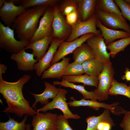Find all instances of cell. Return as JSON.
Listing matches in <instances>:
<instances>
[{
  "instance_id": "1",
  "label": "cell",
  "mask_w": 130,
  "mask_h": 130,
  "mask_svg": "<svg viewBox=\"0 0 130 130\" xmlns=\"http://www.w3.org/2000/svg\"><path fill=\"white\" fill-rule=\"evenodd\" d=\"M31 77L30 75L25 74L15 82L6 81L3 78L0 79V93L8 105L3 112L15 114L20 117L25 114L32 116L37 113L30 106L22 92L23 86Z\"/></svg>"
},
{
  "instance_id": "2",
  "label": "cell",
  "mask_w": 130,
  "mask_h": 130,
  "mask_svg": "<svg viewBox=\"0 0 130 130\" xmlns=\"http://www.w3.org/2000/svg\"><path fill=\"white\" fill-rule=\"evenodd\" d=\"M48 7L38 6L27 10L17 17L12 27L15 30L20 40L30 41L38 26L40 16Z\"/></svg>"
},
{
  "instance_id": "3",
  "label": "cell",
  "mask_w": 130,
  "mask_h": 130,
  "mask_svg": "<svg viewBox=\"0 0 130 130\" xmlns=\"http://www.w3.org/2000/svg\"><path fill=\"white\" fill-rule=\"evenodd\" d=\"M14 30L0 22V48L12 54L18 53L30 43L29 41L17 40L14 37Z\"/></svg>"
},
{
  "instance_id": "4",
  "label": "cell",
  "mask_w": 130,
  "mask_h": 130,
  "mask_svg": "<svg viewBox=\"0 0 130 130\" xmlns=\"http://www.w3.org/2000/svg\"><path fill=\"white\" fill-rule=\"evenodd\" d=\"M114 74V69L110 61L104 64L103 69L98 77V88L93 90L99 101H103L108 98Z\"/></svg>"
},
{
  "instance_id": "5",
  "label": "cell",
  "mask_w": 130,
  "mask_h": 130,
  "mask_svg": "<svg viewBox=\"0 0 130 130\" xmlns=\"http://www.w3.org/2000/svg\"><path fill=\"white\" fill-rule=\"evenodd\" d=\"M67 92L66 90L59 88L57 95L52 99V101L42 107L35 110L37 113L41 111L45 113L48 110L58 109L62 111L64 117L67 119L70 118L73 119H79L80 117L78 114L72 113L68 108V103L66 102V95Z\"/></svg>"
},
{
  "instance_id": "6",
  "label": "cell",
  "mask_w": 130,
  "mask_h": 130,
  "mask_svg": "<svg viewBox=\"0 0 130 130\" xmlns=\"http://www.w3.org/2000/svg\"><path fill=\"white\" fill-rule=\"evenodd\" d=\"M53 6H49L46 8L40 19L38 28L30 41L32 43L46 36H53L52 24L54 15Z\"/></svg>"
},
{
  "instance_id": "7",
  "label": "cell",
  "mask_w": 130,
  "mask_h": 130,
  "mask_svg": "<svg viewBox=\"0 0 130 130\" xmlns=\"http://www.w3.org/2000/svg\"><path fill=\"white\" fill-rule=\"evenodd\" d=\"M54 15L52 24L54 38L60 40L67 39L72 32V27L59 11L57 6L53 7Z\"/></svg>"
},
{
  "instance_id": "8",
  "label": "cell",
  "mask_w": 130,
  "mask_h": 130,
  "mask_svg": "<svg viewBox=\"0 0 130 130\" xmlns=\"http://www.w3.org/2000/svg\"><path fill=\"white\" fill-rule=\"evenodd\" d=\"M95 35L93 33H89L71 42L62 41L58 46L51 63V65L57 62L66 56L72 53L77 47L86 42L88 39Z\"/></svg>"
},
{
  "instance_id": "9",
  "label": "cell",
  "mask_w": 130,
  "mask_h": 130,
  "mask_svg": "<svg viewBox=\"0 0 130 130\" xmlns=\"http://www.w3.org/2000/svg\"><path fill=\"white\" fill-rule=\"evenodd\" d=\"M97 18L95 14L90 20L82 22L79 20L73 26H72L71 34L66 41H72L78 38L80 36L85 34L92 33L96 35L101 33L100 30L97 29L96 23Z\"/></svg>"
},
{
  "instance_id": "10",
  "label": "cell",
  "mask_w": 130,
  "mask_h": 130,
  "mask_svg": "<svg viewBox=\"0 0 130 130\" xmlns=\"http://www.w3.org/2000/svg\"><path fill=\"white\" fill-rule=\"evenodd\" d=\"M27 10L21 5L16 6L11 0H6L0 9V19L6 26H12L17 17Z\"/></svg>"
},
{
  "instance_id": "11",
  "label": "cell",
  "mask_w": 130,
  "mask_h": 130,
  "mask_svg": "<svg viewBox=\"0 0 130 130\" xmlns=\"http://www.w3.org/2000/svg\"><path fill=\"white\" fill-rule=\"evenodd\" d=\"M57 115L50 112L37 113L32 117V130H56L58 127L55 123Z\"/></svg>"
},
{
  "instance_id": "12",
  "label": "cell",
  "mask_w": 130,
  "mask_h": 130,
  "mask_svg": "<svg viewBox=\"0 0 130 130\" xmlns=\"http://www.w3.org/2000/svg\"><path fill=\"white\" fill-rule=\"evenodd\" d=\"M95 15L98 19L107 28L115 30L122 29L130 34V26L117 16L96 9Z\"/></svg>"
},
{
  "instance_id": "13",
  "label": "cell",
  "mask_w": 130,
  "mask_h": 130,
  "mask_svg": "<svg viewBox=\"0 0 130 130\" xmlns=\"http://www.w3.org/2000/svg\"><path fill=\"white\" fill-rule=\"evenodd\" d=\"M86 44L94 51L97 58L104 64L110 61V55L107 51V46L102 34L88 39Z\"/></svg>"
},
{
  "instance_id": "14",
  "label": "cell",
  "mask_w": 130,
  "mask_h": 130,
  "mask_svg": "<svg viewBox=\"0 0 130 130\" xmlns=\"http://www.w3.org/2000/svg\"><path fill=\"white\" fill-rule=\"evenodd\" d=\"M64 41L65 40L53 38L47 52L34 66V70L35 71L36 74L38 77L41 76L43 72L51 66V63L59 45Z\"/></svg>"
},
{
  "instance_id": "15",
  "label": "cell",
  "mask_w": 130,
  "mask_h": 130,
  "mask_svg": "<svg viewBox=\"0 0 130 130\" xmlns=\"http://www.w3.org/2000/svg\"><path fill=\"white\" fill-rule=\"evenodd\" d=\"M25 48L16 53L12 54L11 59L16 62L18 69L24 72L32 71L34 70V66L38 61L35 59L32 53L26 52Z\"/></svg>"
},
{
  "instance_id": "16",
  "label": "cell",
  "mask_w": 130,
  "mask_h": 130,
  "mask_svg": "<svg viewBox=\"0 0 130 130\" xmlns=\"http://www.w3.org/2000/svg\"><path fill=\"white\" fill-rule=\"evenodd\" d=\"M78 20L81 21H88L95 14L98 0H77Z\"/></svg>"
},
{
  "instance_id": "17",
  "label": "cell",
  "mask_w": 130,
  "mask_h": 130,
  "mask_svg": "<svg viewBox=\"0 0 130 130\" xmlns=\"http://www.w3.org/2000/svg\"><path fill=\"white\" fill-rule=\"evenodd\" d=\"M70 58L64 57L62 60L51 65L41 75V79L56 78L60 79L63 76L65 69L69 63Z\"/></svg>"
},
{
  "instance_id": "18",
  "label": "cell",
  "mask_w": 130,
  "mask_h": 130,
  "mask_svg": "<svg viewBox=\"0 0 130 130\" xmlns=\"http://www.w3.org/2000/svg\"><path fill=\"white\" fill-rule=\"evenodd\" d=\"M53 38V36H46L33 43L30 42L25 49L32 50L33 51L32 53L39 61L46 54L48 46Z\"/></svg>"
},
{
  "instance_id": "19",
  "label": "cell",
  "mask_w": 130,
  "mask_h": 130,
  "mask_svg": "<svg viewBox=\"0 0 130 130\" xmlns=\"http://www.w3.org/2000/svg\"><path fill=\"white\" fill-rule=\"evenodd\" d=\"M96 26L97 27L99 28L101 32L106 45L113 42L116 39L130 36V34L125 31L115 30L107 28L104 26L98 19Z\"/></svg>"
},
{
  "instance_id": "20",
  "label": "cell",
  "mask_w": 130,
  "mask_h": 130,
  "mask_svg": "<svg viewBox=\"0 0 130 130\" xmlns=\"http://www.w3.org/2000/svg\"><path fill=\"white\" fill-rule=\"evenodd\" d=\"M45 88L43 92L40 94H36L31 92L30 93L34 97L35 101L32 107L35 108L38 102L42 105H46L49 102V99L53 98L57 95L59 88H57L55 85L51 84L46 81L44 82Z\"/></svg>"
},
{
  "instance_id": "21",
  "label": "cell",
  "mask_w": 130,
  "mask_h": 130,
  "mask_svg": "<svg viewBox=\"0 0 130 130\" xmlns=\"http://www.w3.org/2000/svg\"><path fill=\"white\" fill-rule=\"evenodd\" d=\"M70 98L73 100L69 101L68 105L70 106L77 107L80 106H87L96 110H98L100 108L109 110L112 112L115 113V107L116 104H110L104 103L99 102L97 101L92 100H86L83 98L79 100H76L73 97H71Z\"/></svg>"
},
{
  "instance_id": "22",
  "label": "cell",
  "mask_w": 130,
  "mask_h": 130,
  "mask_svg": "<svg viewBox=\"0 0 130 130\" xmlns=\"http://www.w3.org/2000/svg\"><path fill=\"white\" fill-rule=\"evenodd\" d=\"M72 53L74 61L81 64L87 60L96 58L93 50L87 44L84 43L77 47Z\"/></svg>"
},
{
  "instance_id": "23",
  "label": "cell",
  "mask_w": 130,
  "mask_h": 130,
  "mask_svg": "<svg viewBox=\"0 0 130 130\" xmlns=\"http://www.w3.org/2000/svg\"><path fill=\"white\" fill-rule=\"evenodd\" d=\"M96 9L116 16L123 21L126 22L114 0H98Z\"/></svg>"
},
{
  "instance_id": "24",
  "label": "cell",
  "mask_w": 130,
  "mask_h": 130,
  "mask_svg": "<svg viewBox=\"0 0 130 130\" xmlns=\"http://www.w3.org/2000/svg\"><path fill=\"white\" fill-rule=\"evenodd\" d=\"M53 84L55 85H60L59 86H62L76 90L82 95L84 99H90L95 101H97V97L93 91H88L85 89L84 86L76 85L73 83L69 82L63 77L61 81H55L53 82Z\"/></svg>"
},
{
  "instance_id": "25",
  "label": "cell",
  "mask_w": 130,
  "mask_h": 130,
  "mask_svg": "<svg viewBox=\"0 0 130 130\" xmlns=\"http://www.w3.org/2000/svg\"><path fill=\"white\" fill-rule=\"evenodd\" d=\"M84 73L87 75L98 77L102 71L104 64L97 58L87 60L82 64Z\"/></svg>"
},
{
  "instance_id": "26",
  "label": "cell",
  "mask_w": 130,
  "mask_h": 130,
  "mask_svg": "<svg viewBox=\"0 0 130 130\" xmlns=\"http://www.w3.org/2000/svg\"><path fill=\"white\" fill-rule=\"evenodd\" d=\"M63 77L70 83H81L85 85L94 86L97 88L98 83V77L86 74L76 76H63Z\"/></svg>"
},
{
  "instance_id": "27",
  "label": "cell",
  "mask_w": 130,
  "mask_h": 130,
  "mask_svg": "<svg viewBox=\"0 0 130 130\" xmlns=\"http://www.w3.org/2000/svg\"><path fill=\"white\" fill-rule=\"evenodd\" d=\"M110 110L105 109L103 112L100 115L96 116H92L86 118L87 127L86 130H97L98 124L104 121H112L110 117Z\"/></svg>"
},
{
  "instance_id": "28",
  "label": "cell",
  "mask_w": 130,
  "mask_h": 130,
  "mask_svg": "<svg viewBox=\"0 0 130 130\" xmlns=\"http://www.w3.org/2000/svg\"><path fill=\"white\" fill-rule=\"evenodd\" d=\"M130 44V36L110 43L107 45V49L110 51V56L114 58L119 52L124 51L126 47Z\"/></svg>"
},
{
  "instance_id": "29",
  "label": "cell",
  "mask_w": 130,
  "mask_h": 130,
  "mask_svg": "<svg viewBox=\"0 0 130 130\" xmlns=\"http://www.w3.org/2000/svg\"><path fill=\"white\" fill-rule=\"evenodd\" d=\"M27 115H26L20 122L9 116L8 120L6 122H0V130H26V124L25 122Z\"/></svg>"
},
{
  "instance_id": "30",
  "label": "cell",
  "mask_w": 130,
  "mask_h": 130,
  "mask_svg": "<svg viewBox=\"0 0 130 130\" xmlns=\"http://www.w3.org/2000/svg\"><path fill=\"white\" fill-rule=\"evenodd\" d=\"M109 94L111 95H122L130 99V84L128 86L124 83H119L114 79Z\"/></svg>"
},
{
  "instance_id": "31",
  "label": "cell",
  "mask_w": 130,
  "mask_h": 130,
  "mask_svg": "<svg viewBox=\"0 0 130 130\" xmlns=\"http://www.w3.org/2000/svg\"><path fill=\"white\" fill-rule=\"evenodd\" d=\"M61 1L58 0H21L20 5L26 9L31 7L38 6H58Z\"/></svg>"
},
{
  "instance_id": "32",
  "label": "cell",
  "mask_w": 130,
  "mask_h": 130,
  "mask_svg": "<svg viewBox=\"0 0 130 130\" xmlns=\"http://www.w3.org/2000/svg\"><path fill=\"white\" fill-rule=\"evenodd\" d=\"M57 6L60 13L64 16H66L74 10L78 9V0H61Z\"/></svg>"
},
{
  "instance_id": "33",
  "label": "cell",
  "mask_w": 130,
  "mask_h": 130,
  "mask_svg": "<svg viewBox=\"0 0 130 130\" xmlns=\"http://www.w3.org/2000/svg\"><path fill=\"white\" fill-rule=\"evenodd\" d=\"M84 73L82 64L77 62L69 64L66 67L63 76H76L82 75Z\"/></svg>"
},
{
  "instance_id": "34",
  "label": "cell",
  "mask_w": 130,
  "mask_h": 130,
  "mask_svg": "<svg viewBox=\"0 0 130 130\" xmlns=\"http://www.w3.org/2000/svg\"><path fill=\"white\" fill-rule=\"evenodd\" d=\"M115 2L120 10L122 15L130 22V5L124 0H114Z\"/></svg>"
},
{
  "instance_id": "35",
  "label": "cell",
  "mask_w": 130,
  "mask_h": 130,
  "mask_svg": "<svg viewBox=\"0 0 130 130\" xmlns=\"http://www.w3.org/2000/svg\"><path fill=\"white\" fill-rule=\"evenodd\" d=\"M55 123L58 127L56 130H73L70 125L67 119L63 115H57Z\"/></svg>"
},
{
  "instance_id": "36",
  "label": "cell",
  "mask_w": 130,
  "mask_h": 130,
  "mask_svg": "<svg viewBox=\"0 0 130 130\" xmlns=\"http://www.w3.org/2000/svg\"><path fill=\"white\" fill-rule=\"evenodd\" d=\"M68 23L72 27L74 25L78 20V9L76 10L65 16Z\"/></svg>"
},
{
  "instance_id": "37",
  "label": "cell",
  "mask_w": 130,
  "mask_h": 130,
  "mask_svg": "<svg viewBox=\"0 0 130 130\" xmlns=\"http://www.w3.org/2000/svg\"><path fill=\"white\" fill-rule=\"evenodd\" d=\"M123 130H130V111L124 113L123 119L120 124Z\"/></svg>"
},
{
  "instance_id": "38",
  "label": "cell",
  "mask_w": 130,
  "mask_h": 130,
  "mask_svg": "<svg viewBox=\"0 0 130 130\" xmlns=\"http://www.w3.org/2000/svg\"><path fill=\"white\" fill-rule=\"evenodd\" d=\"M114 125L113 121H102L98 124L97 130H111L112 127Z\"/></svg>"
},
{
  "instance_id": "39",
  "label": "cell",
  "mask_w": 130,
  "mask_h": 130,
  "mask_svg": "<svg viewBox=\"0 0 130 130\" xmlns=\"http://www.w3.org/2000/svg\"><path fill=\"white\" fill-rule=\"evenodd\" d=\"M125 74L122 77L123 79H125L127 81H130V69L126 68L125 71L124 72Z\"/></svg>"
},
{
  "instance_id": "40",
  "label": "cell",
  "mask_w": 130,
  "mask_h": 130,
  "mask_svg": "<svg viewBox=\"0 0 130 130\" xmlns=\"http://www.w3.org/2000/svg\"><path fill=\"white\" fill-rule=\"evenodd\" d=\"M7 68L6 66L0 63V79L3 78L2 74L6 73Z\"/></svg>"
},
{
  "instance_id": "41",
  "label": "cell",
  "mask_w": 130,
  "mask_h": 130,
  "mask_svg": "<svg viewBox=\"0 0 130 130\" xmlns=\"http://www.w3.org/2000/svg\"><path fill=\"white\" fill-rule=\"evenodd\" d=\"M6 0H0V8H1L3 6Z\"/></svg>"
},
{
  "instance_id": "42",
  "label": "cell",
  "mask_w": 130,
  "mask_h": 130,
  "mask_svg": "<svg viewBox=\"0 0 130 130\" xmlns=\"http://www.w3.org/2000/svg\"><path fill=\"white\" fill-rule=\"evenodd\" d=\"M31 125L29 123L26 124V130H30Z\"/></svg>"
},
{
  "instance_id": "43",
  "label": "cell",
  "mask_w": 130,
  "mask_h": 130,
  "mask_svg": "<svg viewBox=\"0 0 130 130\" xmlns=\"http://www.w3.org/2000/svg\"><path fill=\"white\" fill-rule=\"evenodd\" d=\"M128 4L130 5V0H124Z\"/></svg>"
}]
</instances>
